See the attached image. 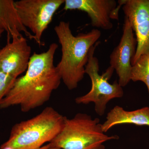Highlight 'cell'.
I'll return each instance as SVG.
<instances>
[{"label":"cell","instance_id":"4fadbf2b","mask_svg":"<svg viewBox=\"0 0 149 149\" xmlns=\"http://www.w3.org/2000/svg\"><path fill=\"white\" fill-rule=\"evenodd\" d=\"M131 80L143 82L148 88L149 94V56L143 55L133 65L131 70Z\"/></svg>","mask_w":149,"mask_h":149},{"label":"cell","instance_id":"3957f363","mask_svg":"<svg viewBox=\"0 0 149 149\" xmlns=\"http://www.w3.org/2000/svg\"><path fill=\"white\" fill-rule=\"evenodd\" d=\"M66 117L52 107H47L36 116L15 124L0 149L40 148L58 135Z\"/></svg>","mask_w":149,"mask_h":149},{"label":"cell","instance_id":"ba28073f","mask_svg":"<svg viewBox=\"0 0 149 149\" xmlns=\"http://www.w3.org/2000/svg\"><path fill=\"white\" fill-rule=\"evenodd\" d=\"M124 1L115 0H65L63 9L77 10L86 13L93 27L109 30L112 28L111 19H118V11Z\"/></svg>","mask_w":149,"mask_h":149},{"label":"cell","instance_id":"9a60e30c","mask_svg":"<svg viewBox=\"0 0 149 149\" xmlns=\"http://www.w3.org/2000/svg\"><path fill=\"white\" fill-rule=\"evenodd\" d=\"M50 146V143H48L47 144H46V145H45V146H43L41 147V148H40L38 149H47V148L49 146Z\"/></svg>","mask_w":149,"mask_h":149},{"label":"cell","instance_id":"7a4b0ae2","mask_svg":"<svg viewBox=\"0 0 149 149\" xmlns=\"http://www.w3.org/2000/svg\"><path fill=\"white\" fill-rule=\"evenodd\" d=\"M54 29L61 47V59L56 67L68 89L74 90L84 78L89 51L100 39L101 32L94 29L74 36L69 22L65 21H61Z\"/></svg>","mask_w":149,"mask_h":149},{"label":"cell","instance_id":"30bf717a","mask_svg":"<svg viewBox=\"0 0 149 149\" xmlns=\"http://www.w3.org/2000/svg\"><path fill=\"white\" fill-rule=\"evenodd\" d=\"M31 56V48L23 37L13 38L0 49V70L14 78L26 72Z\"/></svg>","mask_w":149,"mask_h":149},{"label":"cell","instance_id":"9c48e42d","mask_svg":"<svg viewBox=\"0 0 149 149\" xmlns=\"http://www.w3.org/2000/svg\"><path fill=\"white\" fill-rule=\"evenodd\" d=\"M137 40L128 18L125 17L123 32L120 42L110 56V64L118 76V83L122 87L131 79V62L136 54Z\"/></svg>","mask_w":149,"mask_h":149},{"label":"cell","instance_id":"5b68a950","mask_svg":"<svg viewBox=\"0 0 149 149\" xmlns=\"http://www.w3.org/2000/svg\"><path fill=\"white\" fill-rule=\"evenodd\" d=\"M96 44L90 49L88 63L85 67V73L89 75L92 82L91 91L84 95L77 97L75 102L77 104H88L95 103V109L98 115H103L106 109L107 104L113 99L122 97L123 91L117 80L110 84V79L114 70L110 66L102 75L99 73V61L94 56Z\"/></svg>","mask_w":149,"mask_h":149},{"label":"cell","instance_id":"8fae6325","mask_svg":"<svg viewBox=\"0 0 149 149\" xmlns=\"http://www.w3.org/2000/svg\"><path fill=\"white\" fill-rule=\"evenodd\" d=\"M0 28L7 33V42L22 36V32L31 40L32 33L22 23L13 0H0Z\"/></svg>","mask_w":149,"mask_h":149},{"label":"cell","instance_id":"277c9868","mask_svg":"<svg viewBox=\"0 0 149 149\" xmlns=\"http://www.w3.org/2000/svg\"><path fill=\"white\" fill-rule=\"evenodd\" d=\"M105 133L99 118L80 113L66 117L62 129L49 143L60 149H104V143L119 138Z\"/></svg>","mask_w":149,"mask_h":149},{"label":"cell","instance_id":"6da1fadb","mask_svg":"<svg viewBox=\"0 0 149 149\" xmlns=\"http://www.w3.org/2000/svg\"><path fill=\"white\" fill-rule=\"evenodd\" d=\"M58 48L57 44L52 43L46 52L32 55L25 74L15 80L0 102V109L19 106L22 111L27 112L50 100L61 81L54 64Z\"/></svg>","mask_w":149,"mask_h":149},{"label":"cell","instance_id":"52a82bcc","mask_svg":"<svg viewBox=\"0 0 149 149\" xmlns=\"http://www.w3.org/2000/svg\"><path fill=\"white\" fill-rule=\"evenodd\" d=\"M123 10L136 35V52L131 62L133 65L141 56H149V0H126Z\"/></svg>","mask_w":149,"mask_h":149},{"label":"cell","instance_id":"e0dca14e","mask_svg":"<svg viewBox=\"0 0 149 149\" xmlns=\"http://www.w3.org/2000/svg\"><path fill=\"white\" fill-rule=\"evenodd\" d=\"M4 30L3 29L0 28V38H1V36L2 35L3 32H4Z\"/></svg>","mask_w":149,"mask_h":149},{"label":"cell","instance_id":"8992f818","mask_svg":"<svg viewBox=\"0 0 149 149\" xmlns=\"http://www.w3.org/2000/svg\"><path fill=\"white\" fill-rule=\"evenodd\" d=\"M65 0H20L15 5L22 23L32 33L34 40L39 46L43 33L48 28L56 12Z\"/></svg>","mask_w":149,"mask_h":149},{"label":"cell","instance_id":"7c38bea8","mask_svg":"<svg viewBox=\"0 0 149 149\" xmlns=\"http://www.w3.org/2000/svg\"><path fill=\"white\" fill-rule=\"evenodd\" d=\"M123 124L149 127V107L127 111L121 107L116 106L108 113L106 120L102 124V127L104 133H106L115 125Z\"/></svg>","mask_w":149,"mask_h":149},{"label":"cell","instance_id":"5bb4252c","mask_svg":"<svg viewBox=\"0 0 149 149\" xmlns=\"http://www.w3.org/2000/svg\"><path fill=\"white\" fill-rule=\"evenodd\" d=\"M16 79L0 70V102L10 90Z\"/></svg>","mask_w":149,"mask_h":149},{"label":"cell","instance_id":"2e32d148","mask_svg":"<svg viewBox=\"0 0 149 149\" xmlns=\"http://www.w3.org/2000/svg\"><path fill=\"white\" fill-rule=\"evenodd\" d=\"M47 149H60L58 148H56V147L52 146H51V144H50L49 146L47 148Z\"/></svg>","mask_w":149,"mask_h":149}]
</instances>
